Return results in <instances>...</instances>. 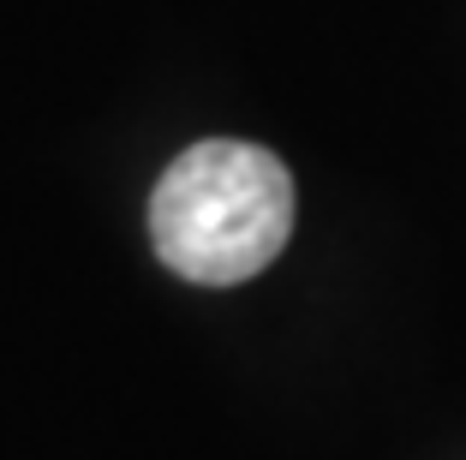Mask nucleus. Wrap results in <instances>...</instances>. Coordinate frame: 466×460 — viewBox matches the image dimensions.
Masks as SVG:
<instances>
[{"label":"nucleus","instance_id":"1","mask_svg":"<svg viewBox=\"0 0 466 460\" xmlns=\"http://www.w3.org/2000/svg\"><path fill=\"white\" fill-rule=\"evenodd\" d=\"M293 228V179L281 156L246 138H204L150 198L156 258L198 287H233L269 270Z\"/></svg>","mask_w":466,"mask_h":460}]
</instances>
